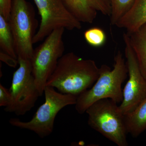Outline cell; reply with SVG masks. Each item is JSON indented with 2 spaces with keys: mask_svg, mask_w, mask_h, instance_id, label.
<instances>
[{
  "mask_svg": "<svg viewBox=\"0 0 146 146\" xmlns=\"http://www.w3.org/2000/svg\"><path fill=\"white\" fill-rule=\"evenodd\" d=\"M99 73L100 68L94 60L68 52L58 60L46 86H52L62 94L78 96L93 86Z\"/></svg>",
  "mask_w": 146,
  "mask_h": 146,
  "instance_id": "1",
  "label": "cell"
},
{
  "mask_svg": "<svg viewBox=\"0 0 146 146\" xmlns=\"http://www.w3.org/2000/svg\"><path fill=\"white\" fill-rule=\"evenodd\" d=\"M126 62L120 50L114 57L113 69L103 65L100 68L98 78L91 89L78 96L75 109L82 114L93 104L104 99L112 100L116 103H121L123 99L122 84L127 77Z\"/></svg>",
  "mask_w": 146,
  "mask_h": 146,
  "instance_id": "2",
  "label": "cell"
},
{
  "mask_svg": "<svg viewBox=\"0 0 146 146\" xmlns=\"http://www.w3.org/2000/svg\"><path fill=\"white\" fill-rule=\"evenodd\" d=\"M44 94V103L40 106L30 121L24 122L11 118L9 123L21 129L33 131L42 138L50 135L58 113L66 106L75 105L78 96L58 92L54 88L50 86H46Z\"/></svg>",
  "mask_w": 146,
  "mask_h": 146,
  "instance_id": "3",
  "label": "cell"
},
{
  "mask_svg": "<svg viewBox=\"0 0 146 146\" xmlns=\"http://www.w3.org/2000/svg\"><path fill=\"white\" fill-rule=\"evenodd\" d=\"M90 127L118 146H127L125 116L117 104L104 99L91 105L86 111Z\"/></svg>",
  "mask_w": 146,
  "mask_h": 146,
  "instance_id": "4",
  "label": "cell"
},
{
  "mask_svg": "<svg viewBox=\"0 0 146 146\" xmlns=\"http://www.w3.org/2000/svg\"><path fill=\"white\" fill-rule=\"evenodd\" d=\"M65 29L54 30L34 49L31 59L35 83L42 96L46 84L65 51L63 37Z\"/></svg>",
  "mask_w": 146,
  "mask_h": 146,
  "instance_id": "5",
  "label": "cell"
},
{
  "mask_svg": "<svg viewBox=\"0 0 146 146\" xmlns=\"http://www.w3.org/2000/svg\"><path fill=\"white\" fill-rule=\"evenodd\" d=\"M8 22L18 59L31 60L38 24L33 7L27 0H13Z\"/></svg>",
  "mask_w": 146,
  "mask_h": 146,
  "instance_id": "6",
  "label": "cell"
},
{
  "mask_svg": "<svg viewBox=\"0 0 146 146\" xmlns=\"http://www.w3.org/2000/svg\"><path fill=\"white\" fill-rule=\"evenodd\" d=\"M18 60L19 68L13 73L9 89L11 100L4 110L23 116L34 107L41 96L35 83L30 60Z\"/></svg>",
  "mask_w": 146,
  "mask_h": 146,
  "instance_id": "7",
  "label": "cell"
},
{
  "mask_svg": "<svg viewBox=\"0 0 146 146\" xmlns=\"http://www.w3.org/2000/svg\"><path fill=\"white\" fill-rule=\"evenodd\" d=\"M41 18L33 44L43 41L54 30H80L81 23L71 13L63 0H33Z\"/></svg>",
  "mask_w": 146,
  "mask_h": 146,
  "instance_id": "8",
  "label": "cell"
},
{
  "mask_svg": "<svg viewBox=\"0 0 146 146\" xmlns=\"http://www.w3.org/2000/svg\"><path fill=\"white\" fill-rule=\"evenodd\" d=\"M123 37L129 78L123 90V99L119 108L125 116L133 112L146 98V80L141 73L128 35L124 33Z\"/></svg>",
  "mask_w": 146,
  "mask_h": 146,
  "instance_id": "9",
  "label": "cell"
},
{
  "mask_svg": "<svg viewBox=\"0 0 146 146\" xmlns=\"http://www.w3.org/2000/svg\"><path fill=\"white\" fill-rule=\"evenodd\" d=\"M67 8L80 23L91 24L98 13L110 16V0H63Z\"/></svg>",
  "mask_w": 146,
  "mask_h": 146,
  "instance_id": "10",
  "label": "cell"
},
{
  "mask_svg": "<svg viewBox=\"0 0 146 146\" xmlns=\"http://www.w3.org/2000/svg\"><path fill=\"white\" fill-rule=\"evenodd\" d=\"M146 23V0H135L128 11L116 24L128 33L136 31Z\"/></svg>",
  "mask_w": 146,
  "mask_h": 146,
  "instance_id": "11",
  "label": "cell"
},
{
  "mask_svg": "<svg viewBox=\"0 0 146 146\" xmlns=\"http://www.w3.org/2000/svg\"><path fill=\"white\" fill-rule=\"evenodd\" d=\"M127 133L137 138L146 130V98L136 109L125 116Z\"/></svg>",
  "mask_w": 146,
  "mask_h": 146,
  "instance_id": "12",
  "label": "cell"
},
{
  "mask_svg": "<svg viewBox=\"0 0 146 146\" xmlns=\"http://www.w3.org/2000/svg\"><path fill=\"white\" fill-rule=\"evenodd\" d=\"M127 33L141 73L146 80V23L136 31Z\"/></svg>",
  "mask_w": 146,
  "mask_h": 146,
  "instance_id": "13",
  "label": "cell"
},
{
  "mask_svg": "<svg viewBox=\"0 0 146 146\" xmlns=\"http://www.w3.org/2000/svg\"><path fill=\"white\" fill-rule=\"evenodd\" d=\"M1 50L18 59L15 50L14 38L8 21L0 15Z\"/></svg>",
  "mask_w": 146,
  "mask_h": 146,
  "instance_id": "14",
  "label": "cell"
},
{
  "mask_svg": "<svg viewBox=\"0 0 146 146\" xmlns=\"http://www.w3.org/2000/svg\"><path fill=\"white\" fill-rule=\"evenodd\" d=\"M135 0H110L111 13L110 24L115 25L118 21L130 9Z\"/></svg>",
  "mask_w": 146,
  "mask_h": 146,
  "instance_id": "15",
  "label": "cell"
},
{
  "mask_svg": "<svg viewBox=\"0 0 146 146\" xmlns=\"http://www.w3.org/2000/svg\"><path fill=\"white\" fill-rule=\"evenodd\" d=\"M84 37L86 42L94 47L101 46L106 41L105 33L99 28H92L87 30L84 32Z\"/></svg>",
  "mask_w": 146,
  "mask_h": 146,
  "instance_id": "16",
  "label": "cell"
},
{
  "mask_svg": "<svg viewBox=\"0 0 146 146\" xmlns=\"http://www.w3.org/2000/svg\"><path fill=\"white\" fill-rule=\"evenodd\" d=\"M13 0H0V15L8 21L12 8Z\"/></svg>",
  "mask_w": 146,
  "mask_h": 146,
  "instance_id": "17",
  "label": "cell"
},
{
  "mask_svg": "<svg viewBox=\"0 0 146 146\" xmlns=\"http://www.w3.org/2000/svg\"><path fill=\"white\" fill-rule=\"evenodd\" d=\"M11 100V95L9 90L0 84V106L7 107Z\"/></svg>",
  "mask_w": 146,
  "mask_h": 146,
  "instance_id": "18",
  "label": "cell"
},
{
  "mask_svg": "<svg viewBox=\"0 0 146 146\" xmlns=\"http://www.w3.org/2000/svg\"><path fill=\"white\" fill-rule=\"evenodd\" d=\"M0 60L11 68H16L18 64V59L1 50L0 51Z\"/></svg>",
  "mask_w": 146,
  "mask_h": 146,
  "instance_id": "19",
  "label": "cell"
},
{
  "mask_svg": "<svg viewBox=\"0 0 146 146\" xmlns=\"http://www.w3.org/2000/svg\"></svg>",
  "mask_w": 146,
  "mask_h": 146,
  "instance_id": "20",
  "label": "cell"
}]
</instances>
